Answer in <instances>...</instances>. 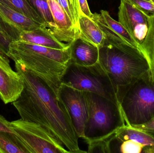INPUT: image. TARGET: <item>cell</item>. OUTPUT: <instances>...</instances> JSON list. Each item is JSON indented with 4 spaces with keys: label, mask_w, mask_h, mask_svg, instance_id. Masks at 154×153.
I'll return each instance as SVG.
<instances>
[{
    "label": "cell",
    "mask_w": 154,
    "mask_h": 153,
    "mask_svg": "<svg viewBox=\"0 0 154 153\" xmlns=\"http://www.w3.org/2000/svg\"><path fill=\"white\" fill-rule=\"evenodd\" d=\"M23 88L12 104L21 119L41 126L70 153H87L79 146L76 132L68 112L58 97V91L47 80L15 63Z\"/></svg>",
    "instance_id": "1"
},
{
    "label": "cell",
    "mask_w": 154,
    "mask_h": 153,
    "mask_svg": "<svg viewBox=\"0 0 154 153\" xmlns=\"http://www.w3.org/2000/svg\"><path fill=\"white\" fill-rule=\"evenodd\" d=\"M99 63L107 74L116 94L149 73L150 66L138 48L126 42L105 40L99 47Z\"/></svg>",
    "instance_id": "2"
},
{
    "label": "cell",
    "mask_w": 154,
    "mask_h": 153,
    "mask_svg": "<svg viewBox=\"0 0 154 153\" xmlns=\"http://www.w3.org/2000/svg\"><path fill=\"white\" fill-rule=\"evenodd\" d=\"M8 57L47 80L58 91L70 62V49H55L18 40L10 44Z\"/></svg>",
    "instance_id": "3"
},
{
    "label": "cell",
    "mask_w": 154,
    "mask_h": 153,
    "mask_svg": "<svg viewBox=\"0 0 154 153\" xmlns=\"http://www.w3.org/2000/svg\"><path fill=\"white\" fill-rule=\"evenodd\" d=\"M117 98L127 125H142L154 117V81L149 73L127 87Z\"/></svg>",
    "instance_id": "4"
},
{
    "label": "cell",
    "mask_w": 154,
    "mask_h": 153,
    "mask_svg": "<svg viewBox=\"0 0 154 153\" xmlns=\"http://www.w3.org/2000/svg\"><path fill=\"white\" fill-rule=\"evenodd\" d=\"M88 117L84 139L89 141L106 138L126 125L119 102L88 92Z\"/></svg>",
    "instance_id": "5"
},
{
    "label": "cell",
    "mask_w": 154,
    "mask_h": 153,
    "mask_svg": "<svg viewBox=\"0 0 154 153\" xmlns=\"http://www.w3.org/2000/svg\"><path fill=\"white\" fill-rule=\"evenodd\" d=\"M61 84L119 102L113 84L99 62L89 66H82L69 62L62 75Z\"/></svg>",
    "instance_id": "6"
},
{
    "label": "cell",
    "mask_w": 154,
    "mask_h": 153,
    "mask_svg": "<svg viewBox=\"0 0 154 153\" xmlns=\"http://www.w3.org/2000/svg\"><path fill=\"white\" fill-rule=\"evenodd\" d=\"M11 122L14 130L30 153H70L45 128L33 122L18 119Z\"/></svg>",
    "instance_id": "7"
},
{
    "label": "cell",
    "mask_w": 154,
    "mask_h": 153,
    "mask_svg": "<svg viewBox=\"0 0 154 153\" xmlns=\"http://www.w3.org/2000/svg\"><path fill=\"white\" fill-rule=\"evenodd\" d=\"M109 147L110 153H154V138L126 125L111 136Z\"/></svg>",
    "instance_id": "8"
},
{
    "label": "cell",
    "mask_w": 154,
    "mask_h": 153,
    "mask_svg": "<svg viewBox=\"0 0 154 153\" xmlns=\"http://www.w3.org/2000/svg\"><path fill=\"white\" fill-rule=\"evenodd\" d=\"M57 94L67 110L78 137L84 139L89 114L88 92L61 84Z\"/></svg>",
    "instance_id": "9"
},
{
    "label": "cell",
    "mask_w": 154,
    "mask_h": 153,
    "mask_svg": "<svg viewBox=\"0 0 154 153\" xmlns=\"http://www.w3.org/2000/svg\"><path fill=\"white\" fill-rule=\"evenodd\" d=\"M149 17L127 0H120L119 7V22L134 39L138 47L147 34Z\"/></svg>",
    "instance_id": "10"
},
{
    "label": "cell",
    "mask_w": 154,
    "mask_h": 153,
    "mask_svg": "<svg viewBox=\"0 0 154 153\" xmlns=\"http://www.w3.org/2000/svg\"><path fill=\"white\" fill-rule=\"evenodd\" d=\"M23 85L20 75L10 65L8 57L0 52V98L5 104L13 103L20 97Z\"/></svg>",
    "instance_id": "11"
},
{
    "label": "cell",
    "mask_w": 154,
    "mask_h": 153,
    "mask_svg": "<svg viewBox=\"0 0 154 153\" xmlns=\"http://www.w3.org/2000/svg\"><path fill=\"white\" fill-rule=\"evenodd\" d=\"M91 19L97 23L105 37L110 42H125L138 48L137 43L124 26L113 19L107 11L101 10L100 13H92Z\"/></svg>",
    "instance_id": "12"
},
{
    "label": "cell",
    "mask_w": 154,
    "mask_h": 153,
    "mask_svg": "<svg viewBox=\"0 0 154 153\" xmlns=\"http://www.w3.org/2000/svg\"><path fill=\"white\" fill-rule=\"evenodd\" d=\"M47 1L55 23L52 31L54 36L60 41L68 44L79 38V32L63 8L55 0Z\"/></svg>",
    "instance_id": "13"
},
{
    "label": "cell",
    "mask_w": 154,
    "mask_h": 153,
    "mask_svg": "<svg viewBox=\"0 0 154 153\" xmlns=\"http://www.w3.org/2000/svg\"><path fill=\"white\" fill-rule=\"evenodd\" d=\"M70 63L82 66L93 65L99 62L98 47L79 38L70 43Z\"/></svg>",
    "instance_id": "14"
},
{
    "label": "cell",
    "mask_w": 154,
    "mask_h": 153,
    "mask_svg": "<svg viewBox=\"0 0 154 153\" xmlns=\"http://www.w3.org/2000/svg\"><path fill=\"white\" fill-rule=\"evenodd\" d=\"M0 153H30L11 122L0 115Z\"/></svg>",
    "instance_id": "15"
},
{
    "label": "cell",
    "mask_w": 154,
    "mask_h": 153,
    "mask_svg": "<svg viewBox=\"0 0 154 153\" xmlns=\"http://www.w3.org/2000/svg\"><path fill=\"white\" fill-rule=\"evenodd\" d=\"M20 40L57 49H67L70 46V43H66L59 40L51 31L46 27L31 31H22Z\"/></svg>",
    "instance_id": "16"
},
{
    "label": "cell",
    "mask_w": 154,
    "mask_h": 153,
    "mask_svg": "<svg viewBox=\"0 0 154 153\" xmlns=\"http://www.w3.org/2000/svg\"><path fill=\"white\" fill-rule=\"evenodd\" d=\"M79 38L99 47L105 42L103 32L91 19L81 13L79 20Z\"/></svg>",
    "instance_id": "17"
},
{
    "label": "cell",
    "mask_w": 154,
    "mask_h": 153,
    "mask_svg": "<svg viewBox=\"0 0 154 153\" xmlns=\"http://www.w3.org/2000/svg\"><path fill=\"white\" fill-rule=\"evenodd\" d=\"M0 14L22 31H31L39 28L46 27L1 3Z\"/></svg>",
    "instance_id": "18"
},
{
    "label": "cell",
    "mask_w": 154,
    "mask_h": 153,
    "mask_svg": "<svg viewBox=\"0 0 154 153\" xmlns=\"http://www.w3.org/2000/svg\"><path fill=\"white\" fill-rule=\"evenodd\" d=\"M22 32L0 14V52L8 57L10 44L20 40Z\"/></svg>",
    "instance_id": "19"
},
{
    "label": "cell",
    "mask_w": 154,
    "mask_h": 153,
    "mask_svg": "<svg viewBox=\"0 0 154 153\" xmlns=\"http://www.w3.org/2000/svg\"><path fill=\"white\" fill-rule=\"evenodd\" d=\"M148 22L147 34L138 48L148 61L150 66L149 75L154 81V14L149 17Z\"/></svg>",
    "instance_id": "20"
},
{
    "label": "cell",
    "mask_w": 154,
    "mask_h": 153,
    "mask_svg": "<svg viewBox=\"0 0 154 153\" xmlns=\"http://www.w3.org/2000/svg\"><path fill=\"white\" fill-rule=\"evenodd\" d=\"M0 3L5 4L16 11L23 13L47 27L43 19L32 7L27 0H0Z\"/></svg>",
    "instance_id": "21"
},
{
    "label": "cell",
    "mask_w": 154,
    "mask_h": 153,
    "mask_svg": "<svg viewBox=\"0 0 154 153\" xmlns=\"http://www.w3.org/2000/svg\"><path fill=\"white\" fill-rule=\"evenodd\" d=\"M32 7L38 13L46 23L47 28L51 31L55 28V23L47 0H27Z\"/></svg>",
    "instance_id": "22"
},
{
    "label": "cell",
    "mask_w": 154,
    "mask_h": 153,
    "mask_svg": "<svg viewBox=\"0 0 154 153\" xmlns=\"http://www.w3.org/2000/svg\"><path fill=\"white\" fill-rule=\"evenodd\" d=\"M68 15L75 28L79 30V20L81 16L80 7L78 0H55Z\"/></svg>",
    "instance_id": "23"
},
{
    "label": "cell",
    "mask_w": 154,
    "mask_h": 153,
    "mask_svg": "<svg viewBox=\"0 0 154 153\" xmlns=\"http://www.w3.org/2000/svg\"><path fill=\"white\" fill-rule=\"evenodd\" d=\"M111 136L106 138L96 139L87 142L88 144L87 153H110L109 141Z\"/></svg>",
    "instance_id": "24"
},
{
    "label": "cell",
    "mask_w": 154,
    "mask_h": 153,
    "mask_svg": "<svg viewBox=\"0 0 154 153\" xmlns=\"http://www.w3.org/2000/svg\"><path fill=\"white\" fill-rule=\"evenodd\" d=\"M132 5L140 10L147 16L154 14V4L152 2L146 0H127Z\"/></svg>",
    "instance_id": "25"
},
{
    "label": "cell",
    "mask_w": 154,
    "mask_h": 153,
    "mask_svg": "<svg viewBox=\"0 0 154 153\" xmlns=\"http://www.w3.org/2000/svg\"><path fill=\"white\" fill-rule=\"evenodd\" d=\"M133 128L145 132L154 138V117L146 124Z\"/></svg>",
    "instance_id": "26"
},
{
    "label": "cell",
    "mask_w": 154,
    "mask_h": 153,
    "mask_svg": "<svg viewBox=\"0 0 154 153\" xmlns=\"http://www.w3.org/2000/svg\"><path fill=\"white\" fill-rule=\"evenodd\" d=\"M80 7L81 13L88 16L89 18H91L92 13L91 11L88 4L87 0H78Z\"/></svg>",
    "instance_id": "27"
},
{
    "label": "cell",
    "mask_w": 154,
    "mask_h": 153,
    "mask_svg": "<svg viewBox=\"0 0 154 153\" xmlns=\"http://www.w3.org/2000/svg\"><path fill=\"white\" fill-rule=\"evenodd\" d=\"M151 1H152V2L154 4V0H151Z\"/></svg>",
    "instance_id": "28"
},
{
    "label": "cell",
    "mask_w": 154,
    "mask_h": 153,
    "mask_svg": "<svg viewBox=\"0 0 154 153\" xmlns=\"http://www.w3.org/2000/svg\"><path fill=\"white\" fill-rule=\"evenodd\" d=\"M146 1H151V0H146ZM152 2V1H151Z\"/></svg>",
    "instance_id": "29"
}]
</instances>
